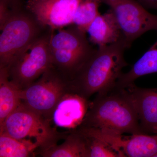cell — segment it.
I'll use <instances>...</instances> for the list:
<instances>
[{"label": "cell", "mask_w": 157, "mask_h": 157, "mask_svg": "<svg viewBox=\"0 0 157 157\" xmlns=\"http://www.w3.org/2000/svg\"><path fill=\"white\" fill-rule=\"evenodd\" d=\"M124 89L136 109L144 133L151 134L157 126V88H143L134 84Z\"/></svg>", "instance_id": "12"}, {"label": "cell", "mask_w": 157, "mask_h": 157, "mask_svg": "<svg viewBox=\"0 0 157 157\" xmlns=\"http://www.w3.org/2000/svg\"><path fill=\"white\" fill-rule=\"evenodd\" d=\"M51 29L40 23L25 5L14 9L0 27V68L8 67Z\"/></svg>", "instance_id": "3"}, {"label": "cell", "mask_w": 157, "mask_h": 157, "mask_svg": "<svg viewBox=\"0 0 157 157\" xmlns=\"http://www.w3.org/2000/svg\"><path fill=\"white\" fill-rule=\"evenodd\" d=\"M157 73V40L140 58L128 72L122 73L118 79L115 87L124 89L135 84L137 78Z\"/></svg>", "instance_id": "15"}, {"label": "cell", "mask_w": 157, "mask_h": 157, "mask_svg": "<svg viewBox=\"0 0 157 157\" xmlns=\"http://www.w3.org/2000/svg\"><path fill=\"white\" fill-rule=\"evenodd\" d=\"M127 49L122 39L99 46L70 81L72 92L89 100L94 94H104L115 87L128 64L124 54Z\"/></svg>", "instance_id": "1"}, {"label": "cell", "mask_w": 157, "mask_h": 157, "mask_svg": "<svg viewBox=\"0 0 157 157\" xmlns=\"http://www.w3.org/2000/svg\"><path fill=\"white\" fill-rule=\"evenodd\" d=\"M80 127L110 135L143 134L134 105L124 89L97 94ZM145 134V133H144Z\"/></svg>", "instance_id": "2"}, {"label": "cell", "mask_w": 157, "mask_h": 157, "mask_svg": "<svg viewBox=\"0 0 157 157\" xmlns=\"http://www.w3.org/2000/svg\"><path fill=\"white\" fill-rule=\"evenodd\" d=\"M40 147L30 139H17L0 133V157H27L33 155Z\"/></svg>", "instance_id": "17"}, {"label": "cell", "mask_w": 157, "mask_h": 157, "mask_svg": "<svg viewBox=\"0 0 157 157\" xmlns=\"http://www.w3.org/2000/svg\"><path fill=\"white\" fill-rule=\"evenodd\" d=\"M79 130L87 138L89 157H121L118 153L104 140Z\"/></svg>", "instance_id": "19"}, {"label": "cell", "mask_w": 157, "mask_h": 157, "mask_svg": "<svg viewBox=\"0 0 157 157\" xmlns=\"http://www.w3.org/2000/svg\"><path fill=\"white\" fill-rule=\"evenodd\" d=\"M65 139L61 144L40 151L38 154L43 157H89L87 138L79 129H74Z\"/></svg>", "instance_id": "14"}, {"label": "cell", "mask_w": 157, "mask_h": 157, "mask_svg": "<svg viewBox=\"0 0 157 157\" xmlns=\"http://www.w3.org/2000/svg\"><path fill=\"white\" fill-rule=\"evenodd\" d=\"M102 3V0H81L75 14L73 24L86 33L90 25L100 14L98 9Z\"/></svg>", "instance_id": "18"}, {"label": "cell", "mask_w": 157, "mask_h": 157, "mask_svg": "<svg viewBox=\"0 0 157 157\" xmlns=\"http://www.w3.org/2000/svg\"><path fill=\"white\" fill-rule=\"evenodd\" d=\"M54 31L49 40L53 67L71 80L96 49L90 45L86 33L76 25L59 30L57 34Z\"/></svg>", "instance_id": "4"}, {"label": "cell", "mask_w": 157, "mask_h": 157, "mask_svg": "<svg viewBox=\"0 0 157 157\" xmlns=\"http://www.w3.org/2000/svg\"><path fill=\"white\" fill-rule=\"evenodd\" d=\"M51 29L30 49L14 60L7 68L9 78L21 90L27 87L53 67L49 47Z\"/></svg>", "instance_id": "7"}, {"label": "cell", "mask_w": 157, "mask_h": 157, "mask_svg": "<svg viewBox=\"0 0 157 157\" xmlns=\"http://www.w3.org/2000/svg\"><path fill=\"white\" fill-rule=\"evenodd\" d=\"M89 41L99 46L113 44L122 39L121 31L115 15L109 9L98 14L88 29Z\"/></svg>", "instance_id": "13"}, {"label": "cell", "mask_w": 157, "mask_h": 157, "mask_svg": "<svg viewBox=\"0 0 157 157\" xmlns=\"http://www.w3.org/2000/svg\"><path fill=\"white\" fill-rule=\"evenodd\" d=\"M109 6L120 27L127 49L144 34L157 31V15L149 13L135 0H102Z\"/></svg>", "instance_id": "8"}, {"label": "cell", "mask_w": 157, "mask_h": 157, "mask_svg": "<svg viewBox=\"0 0 157 157\" xmlns=\"http://www.w3.org/2000/svg\"><path fill=\"white\" fill-rule=\"evenodd\" d=\"M50 122L21 102L0 125V133L17 139L33 138L40 147L39 152L55 145L67 135L58 132Z\"/></svg>", "instance_id": "5"}, {"label": "cell", "mask_w": 157, "mask_h": 157, "mask_svg": "<svg viewBox=\"0 0 157 157\" xmlns=\"http://www.w3.org/2000/svg\"><path fill=\"white\" fill-rule=\"evenodd\" d=\"M145 8L157 9V0H138Z\"/></svg>", "instance_id": "20"}, {"label": "cell", "mask_w": 157, "mask_h": 157, "mask_svg": "<svg viewBox=\"0 0 157 157\" xmlns=\"http://www.w3.org/2000/svg\"><path fill=\"white\" fill-rule=\"evenodd\" d=\"M21 92L9 79L7 68H0V125L21 103Z\"/></svg>", "instance_id": "16"}, {"label": "cell", "mask_w": 157, "mask_h": 157, "mask_svg": "<svg viewBox=\"0 0 157 157\" xmlns=\"http://www.w3.org/2000/svg\"><path fill=\"white\" fill-rule=\"evenodd\" d=\"M4 1H6L10 4H16V3H19L22 2L21 0H4Z\"/></svg>", "instance_id": "21"}, {"label": "cell", "mask_w": 157, "mask_h": 157, "mask_svg": "<svg viewBox=\"0 0 157 157\" xmlns=\"http://www.w3.org/2000/svg\"><path fill=\"white\" fill-rule=\"evenodd\" d=\"M90 104L89 100L78 94L68 93L57 104L51 121L57 127L76 129L82 124Z\"/></svg>", "instance_id": "11"}, {"label": "cell", "mask_w": 157, "mask_h": 157, "mask_svg": "<svg viewBox=\"0 0 157 157\" xmlns=\"http://www.w3.org/2000/svg\"><path fill=\"white\" fill-rule=\"evenodd\" d=\"M81 0H28L26 9L42 25L61 29L73 24Z\"/></svg>", "instance_id": "9"}, {"label": "cell", "mask_w": 157, "mask_h": 157, "mask_svg": "<svg viewBox=\"0 0 157 157\" xmlns=\"http://www.w3.org/2000/svg\"><path fill=\"white\" fill-rule=\"evenodd\" d=\"M151 134H157V126L153 129L151 132Z\"/></svg>", "instance_id": "22"}, {"label": "cell", "mask_w": 157, "mask_h": 157, "mask_svg": "<svg viewBox=\"0 0 157 157\" xmlns=\"http://www.w3.org/2000/svg\"><path fill=\"white\" fill-rule=\"evenodd\" d=\"M96 135L109 144L121 157L157 156V134H134L126 137L97 131Z\"/></svg>", "instance_id": "10"}, {"label": "cell", "mask_w": 157, "mask_h": 157, "mask_svg": "<svg viewBox=\"0 0 157 157\" xmlns=\"http://www.w3.org/2000/svg\"><path fill=\"white\" fill-rule=\"evenodd\" d=\"M70 81L56 68L52 67L36 81L21 90V102L51 121L54 110L59 101L66 94L72 92Z\"/></svg>", "instance_id": "6"}]
</instances>
